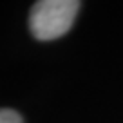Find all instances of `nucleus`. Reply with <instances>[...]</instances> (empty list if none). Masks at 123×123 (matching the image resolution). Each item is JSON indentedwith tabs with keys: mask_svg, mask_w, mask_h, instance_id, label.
Instances as JSON below:
<instances>
[{
	"mask_svg": "<svg viewBox=\"0 0 123 123\" xmlns=\"http://www.w3.org/2000/svg\"><path fill=\"white\" fill-rule=\"evenodd\" d=\"M76 0H40L33 6L29 15V27L35 38L47 40L60 38L73 27L80 9Z\"/></svg>",
	"mask_w": 123,
	"mask_h": 123,
	"instance_id": "obj_1",
	"label": "nucleus"
},
{
	"mask_svg": "<svg viewBox=\"0 0 123 123\" xmlns=\"http://www.w3.org/2000/svg\"><path fill=\"white\" fill-rule=\"evenodd\" d=\"M0 123H24V119L13 109H0Z\"/></svg>",
	"mask_w": 123,
	"mask_h": 123,
	"instance_id": "obj_2",
	"label": "nucleus"
}]
</instances>
